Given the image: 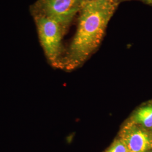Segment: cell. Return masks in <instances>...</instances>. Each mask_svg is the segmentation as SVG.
Segmentation results:
<instances>
[{
    "mask_svg": "<svg viewBox=\"0 0 152 152\" xmlns=\"http://www.w3.org/2000/svg\"><path fill=\"white\" fill-rule=\"evenodd\" d=\"M106 152H129L125 142L121 140L115 141Z\"/></svg>",
    "mask_w": 152,
    "mask_h": 152,
    "instance_id": "6",
    "label": "cell"
},
{
    "mask_svg": "<svg viewBox=\"0 0 152 152\" xmlns=\"http://www.w3.org/2000/svg\"><path fill=\"white\" fill-rule=\"evenodd\" d=\"M135 123L145 127H152V105H149L138 109L134 115Z\"/></svg>",
    "mask_w": 152,
    "mask_h": 152,
    "instance_id": "5",
    "label": "cell"
},
{
    "mask_svg": "<svg viewBox=\"0 0 152 152\" xmlns=\"http://www.w3.org/2000/svg\"><path fill=\"white\" fill-rule=\"evenodd\" d=\"M94 1V0H86V1Z\"/></svg>",
    "mask_w": 152,
    "mask_h": 152,
    "instance_id": "8",
    "label": "cell"
},
{
    "mask_svg": "<svg viewBox=\"0 0 152 152\" xmlns=\"http://www.w3.org/2000/svg\"><path fill=\"white\" fill-rule=\"evenodd\" d=\"M117 6L114 0L86 1L80 12L76 33L64 64L78 65L100 44L109 22Z\"/></svg>",
    "mask_w": 152,
    "mask_h": 152,
    "instance_id": "1",
    "label": "cell"
},
{
    "mask_svg": "<svg viewBox=\"0 0 152 152\" xmlns=\"http://www.w3.org/2000/svg\"><path fill=\"white\" fill-rule=\"evenodd\" d=\"M151 4H152V3H151Z\"/></svg>",
    "mask_w": 152,
    "mask_h": 152,
    "instance_id": "10",
    "label": "cell"
},
{
    "mask_svg": "<svg viewBox=\"0 0 152 152\" xmlns=\"http://www.w3.org/2000/svg\"><path fill=\"white\" fill-rule=\"evenodd\" d=\"M40 43L51 64L61 65L62 38L66 28L54 18L37 12H32Z\"/></svg>",
    "mask_w": 152,
    "mask_h": 152,
    "instance_id": "2",
    "label": "cell"
},
{
    "mask_svg": "<svg viewBox=\"0 0 152 152\" xmlns=\"http://www.w3.org/2000/svg\"><path fill=\"white\" fill-rule=\"evenodd\" d=\"M86 0H38L32 9L51 17L66 28Z\"/></svg>",
    "mask_w": 152,
    "mask_h": 152,
    "instance_id": "3",
    "label": "cell"
},
{
    "mask_svg": "<svg viewBox=\"0 0 152 152\" xmlns=\"http://www.w3.org/2000/svg\"><path fill=\"white\" fill-rule=\"evenodd\" d=\"M114 1H115V2H117V0H114Z\"/></svg>",
    "mask_w": 152,
    "mask_h": 152,
    "instance_id": "9",
    "label": "cell"
},
{
    "mask_svg": "<svg viewBox=\"0 0 152 152\" xmlns=\"http://www.w3.org/2000/svg\"><path fill=\"white\" fill-rule=\"evenodd\" d=\"M142 1L145 2H146L147 4H151V3L152 2V0H141Z\"/></svg>",
    "mask_w": 152,
    "mask_h": 152,
    "instance_id": "7",
    "label": "cell"
},
{
    "mask_svg": "<svg viewBox=\"0 0 152 152\" xmlns=\"http://www.w3.org/2000/svg\"><path fill=\"white\" fill-rule=\"evenodd\" d=\"M122 140L129 152H145L151 145L149 135L135 125L126 126L122 132Z\"/></svg>",
    "mask_w": 152,
    "mask_h": 152,
    "instance_id": "4",
    "label": "cell"
}]
</instances>
